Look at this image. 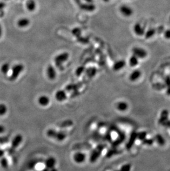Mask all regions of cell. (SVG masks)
Wrapping results in <instances>:
<instances>
[{"label": "cell", "instance_id": "obj_1", "mask_svg": "<svg viewBox=\"0 0 170 171\" xmlns=\"http://www.w3.org/2000/svg\"><path fill=\"white\" fill-rule=\"evenodd\" d=\"M46 135L48 136V137L51 139H55L58 141H63L67 137L66 134L63 131H57L52 129L47 130Z\"/></svg>", "mask_w": 170, "mask_h": 171}, {"label": "cell", "instance_id": "obj_2", "mask_svg": "<svg viewBox=\"0 0 170 171\" xmlns=\"http://www.w3.org/2000/svg\"><path fill=\"white\" fill-rule=\"evenodd\" d=\"M70 55L68 52H61L54 58V62L57 67H61L69 60Z\"/></svg>", "mask_w": 170, "mask_h": 171}, {"label": "cell", "instance_id": "obj_3", "mask_svg": "<svg viewBox=\"0 0 170 171\" xmlns=\"http://www.w3.org/2000/svg\"><path fill=\"white\" fill-rule=\"evenodd\" d=\"M105 147H106V146L105 145H102V144L98 145L92 151L90 157V162L92 163L96 162L97 159L101 155L102 152Z\"/></svg>", "mask_w": 170, "mask_h": 171}, {"label": "cell", "instance_id": "obj_4", "mask_svg": "<svg viewBox=\"0 0 170 171\" xmlns=\"http://www.w3.org/2000/svg\"><path fill=\"white\" fill-rule=\"evenodd\" d=\"M24 69V65L22 64L14 65L12 68V74L11 76V79L13 80H16L23 72Z\"/></svg>", "mask_w": 170, "mask_h": 171}, {"label": "cell", "instance_id": "obj_5", "mask_svg": "<svg viewBox=\"0 0 170 171\" xmlns=\"http://www.w3.org/2000/svg\"><path fill=\"white\" fill-rule=\"evenodd\" d=\"M132 53L134 56L137 57L138 59H144L147 56V51L139 47H134L132 49Z\"/></svg>", "mask_w": 170, "mask_h": 171}, {"label": "cell", "instance_id": "obj_6", "mask_svg": "<svg viewBox=\"0 0 170 171\" xmlns=\"http://www.w3.org/2000/svg\"><path fill=\"white\" fill-rule=\"evenodd\" d=\"M46 76L51 80H54L56 78L57 72L55 67L52 65H49L46 69Z\"/></svg>", "mask_w": 170, "mask_h": 171}, {"label": "cell", "instance_id": "obj_7", "mask_svg": "<svg viewBox=\"0 0 170 171\" xmlns=\"http://www.w3.org/2000/svg\"><path fill=\"white\" fill-rule=\"evenodd\" d=\"M31 23L30 19L28 17H21L17 22V25L19 28L24 29L28 28Z\"/></svg>", "mask_w": 170, "mask_h": 171}, {"label": "cell", "instance_id": "obj_8", "mask_svg": "<svg viewBox=\"0 0 170 171\" xmlns=\"http://www.w3.org/2000/svg\"><path fill=\"white\" fill-rule=\"evenodd\" d=\"M120 14L125 17H130L133 14V9L127 5H122L119 8Z\"/></svg>", "mask_w": 170, "mask_h": 171}, {"label": "cell", "instance_id": "obj_9", "mask_svg": "<svg viewBox=\"0 0 170 171\" xmlns=\"http://www.w3.org/2000/svg\"><path fill=\"white\" fill-rule=\"evenodd\" d=\"M25 6L28 11L30 12H34L37 9V1L36 0H26Z\"/></svg>", "mask_w": 170, "mask_h": 171}, {"label": "cell", "instance_id": "obj_10", "mask_svg": "<svg viewBox=\"0 0 170 171\" xmlns=\"http://www.w3.org/2000/svg\"><path fill=\"white\" fill-rule=\"evenodd\" d=\"M86 154L81 152L75 153L73 156L74 162L78 164L83 163V162L86 160Z\"/></svg>", "mask_w": 170, "mask_h": 171}, {"label": "cell", "instance_id": "obj_11", "mask_svg": "<svg viewBox=\"0 0 170 171\" xmlns=\"http://www.w3.org/2000/svg\"><path fill=\"white\" fill-rule=\"evenodd\" d=\"M55 97L58 102H63L66 100L68 96L65 91L63 90H59L55 93Z\"/></svg>", "mask_w": 170, "mask_h": 171}, {"label": "cell", "instance_id": "obj_12", "mask_svg": "<svg viewBox=\"0 0 170 171\" xmlns=\"http://www.w3.org/2000/svg\"><path fill=\"white\" fill-rule=\"evenodd\" d=\"M137 135H138V133L135 131H134L130 135L129 141H128V142L126 145V147L128 150H130L133 146L134 144L135 143L136 140L137 139Z\"/></svg>", "mask_w": 170, "mask_h": 171}, {"label": "cell", "instance_id": "obj_13", "mask_svg": "<svg viewBox=\"0 0 170 171\" xmlns=\"http://www.w3.org/2000/svg\"><path fill=\"white\" fill-rule=\"evenodd\" d=\"M56 163V160L54 157H49L45 160V166L48 169L54 168Z\"/></svg>", "mask_w": 170, "mask_h": 171}, {"label": "cell", "instance_id": "obj_14", "mask_svg": "<svg viewBox=\"0 0 170 171\" xmlns=\"http://www.w3.org/2000/svg\"><path fill=\"white\" fill-rule=\"evenodd\" d=\"M134 32L138 36H142L145 34V29L139 23H136L134 26Z\"/></svg>", "mask_w": 170, "mask_h": 171}, {"label": "cell", "instance_id": "obj_15", "mask_svg": "<svg viewBox=\"0 0 170 171\" xmlns=\"http://www.w3.org/2000/svg\"><path fill=\"white\" fill-rule=\"evenodd\" d=\"M38 102L41 107H46L50 103V99L46 95H41L38 98Z\"/></svg>", "mask_w": 170, "mask_h": 171}, {"label": "cell", "instance_id": "obj_16", "mask_svg": "<svg viewBox=\"0 0 170 171\" xmlns=\"http://www.w3.org/2000/svg\"><path fill=\"white\" fill-rule=\"evenodd\" d=\"M126 65V62L124 60H119L115 62V64L113 66V69L115 71H119L122 69L124 67H125Z\"/></svg>", "mask_w": 170, "mask_h": 171}, {"label": "cell", "instance_id": "obj_17", "mask_svg": "<svg viewBox=\"0 0 170 171\" xmlns=\"http://www.w3.org/2000/svg\"><path fill=\"white\" fill-rule=\"evenodd\" d=\"M169 117V111L167 110H164L161 112L160 119L159 120V123L162 125L164 122L168 120Z\"/></svg>", "mask_w": 170, "mask_h": 171}, {"label": "cell", "instance_id": "obj_18", "mask_svg": "<svg viewBox=\"0 0 170 171\" xmlns=\"http://www.w3.org/2000/svg\"><path fill=\"white\" fill-rule=\"evenodd\" d=\"M140 76H141V72L139 70H135L130 75L129 79L132 82H134L138 80Z\"/></svg>", "mask_w": 170, "mask_h": 171}, {"label": "cell", "instance_id": "obj_19", "mask_svg": "<svg viewBox=\"0 0 170 171\" xmlns=\"http://www.w3.org/2000/svg\"><path fill=\"white\" fill-rule=\"evenodd\" d=\"M117 108L120 111H124L128 108V105L126 102H120L117 103Z\"/></svg>", "mask_w": 170, "mask_h": 171}, {"label": "cell", "instance_id": "obj_20", "mask_svg": "<svg viewBox=\"0 0 170 171\" xmlns=\"http://www.w3.org/2000/svg\"><path fill=\"white\" fill-rule=\"evenodd\" d=\"M119 137L117 138V139L115 140V142H113V147H116V146H118L119 144L122 143V142L125 139V135H124V134L119 132Z\"/></svg>", "mask_w": 170, "mask_h": 171}, {"label": "cell", "instance_id": "obj_21", "mask_svg": "<svg viewBox=\"0 0 170 171\" xmlns=\"http://www.w3.org/2000/svg\"><path fill=\"white\" fill-rule=\"evenodd\" d=\"M22 136L21 135H17L15 138L14 139L13 142H12V145L14 147H17L19 146V145L22 142Z\"/></svg>", "mask_w": 170, "mask_h": 171}, {"label": "cell", "instance_id": "obj_22", "mask_svg": "<svg viewBox=\"0 0 170 171\" xmlns=\"http://www.w3.org/2000/svg\"><path fill=\"white\" fill-rule=\"evenodd\" d=\"M129 63L131 67H135L139 64V59L137 57L133 55L129 58Z\"/></svg>", "mask_w": 170, "mask_h": 171}, {"label": "cell", "instance_id": "obj_23", "mask_svg": "<svg viewBox=\"0 0 170 171\" xmlns=\"http://www.w3.org/2000/svg\"><path fill=\"white\" fill-rule=\"evenodd\" d=\"M156 33V29L154 28H150L148 29L147 32L145 33V37L147 39H149L153 37Z\"/></svg>", "mask_w": 170, "mask_h": 171}, {"label": "cell", "instance_id": "obj_24", "mask_svg": "<svg viewBox=\"0 0 170 171\" xmlns=\"http://www.w3.org/2000/svg\"><path fill=\"white\" fill-rule=\"evenodd\" d=\"M155 140L157 143H159L161 146H164L165 143V139L163 138V137L161 135H157L155 136Z\"/></svg>", "mask_w": 170, "mask_h": 171}, {"label": "cell", "instance_id": "obj_25", "mask_svg": "<svg viewBox=\"0 0 170 171\" xmlns=\"http://www.w3.org/2000/svg\"><path fill=\"white\" fill-rule=\"evenodd\" d=\"M74 124L73 121L70 120H67L63 121L61 124H60L59 126L61 127H70L73 126Z\"/></svg>", "mask_w": 170, "mask_h": 171}, {"label": "cell", "instance_id": "obj_26", "mask_svg": "<svg viewBox=\"0 0 170 171\" xmlns=\"http://www.w3.org/2000/svg\"><path fill=\"white\" fill-rule=\"evenodd\" d=\"M10 69V65L8 63H6L1 67V71L3 73L7 74Z\"/></svg>", "mask_w": 170, "mask_h": 171}, {"label": "cell", "instance_id": "obj_27", "mask_svg": "<svg viewBox=\"0 0 170 171\" xmlns=\"http://www.w3.org/2000/svg\"><path fill=\"white\" fill-rule=\"evenodd\" d=\"M147 136V132L145 131H142V132H140L138 133L137 135V139H139V140L141 141H143L144 140L146 139Z\"/></svg>", "mask_w": 170, "mask_h": 171}, {"label": "cell", "instance_id": "obj_28", "mask_svg": "<svg viewBox=\"0 0 170 171\" xmlns=\"http://www.w3.org/2000/svg\"><path fill=\"white\" fill-rule=\"evenodd\" d=\"M143 142V143L144 145H149V146H151L152 145L154 142V140L153 139H145V140H144L143 141H142Z\"/></svg>", "mask_w": 170, "mask_h": 171}, {"label": "cell", "instance_id": "obj_29", "mask_svg": "<svg viewBox=\"0 0 170 171\" xmlns=\"http://www.w3.org/2000/svg\"><path fill=\"white\" fill-rule=\"evenodd\" d=\"M117 153V150H115V149H113V150H110V151H108V152L106 155V157L108 158L113 156L114 155H115Z\"/></svg>", "mask_w": 170, "mask_h": 171}, {"label": "cell", "instance_id": "obj_30", "mask_svg": "<svg viewBox=\"0 0 170 171\" xmlns=\"http://www.w3.org/2000/svg\"><path fill=\"white\" fill-rule=\"evenodd\" d=\"M130 170H131V165L130 164H126L122 166L120 170L121 171H130Z\"/></svg>", "mask_w": 170, "mask_h": 171}, {"label": "cell", "instance_id": "obj_31", "mask_svg": "<svg viewBox=\"0 0 170 171\" xmlns=\"http://www.w3.org/2000/svg\"><path fill=\"white\" fill-rule=\"evenodd\" d=\"M87 73V75L89 77H93L96 74V69H95V68L90 69L89 70H88Z\"/></svg>", "mask_w": 170, "mask_h": 171}, {"label": "cell", "instance_id": "obj_32", "mask_svg": "<svg viewBox=\"0 0 170 171\" xmlns=\"http://www.w3.org/2000/svg\"><path fill=\"white\" fill-rule=\"evenodd\" d=\"M84 71H85L84 67H80L76 70V74L77 76L80 77V76H81L82 75L83 73L84 72Z\"/></svg>", "mask_w": 170, "mask_h": 171}, {"label": "cell", "instance_id": "obj_33", "mask_svg": "<svg viewBox=\"0 0 170 171\" xmlns=\"http://www.w3.org/2000/svg\"><path fill=\"white\" fill-rule=\"evenodd\" d=\"M164 36L166 39H170V29H167L164 33Z\"/></svg>", "mask_w": 170, "mask_h": 171}, {"label": "cell", "instance_id": "obj_34", "mask_svg": "<svg viewBox=\"0 0 170 171\" xmlns=\"http://www.w3.org/2000/svg\"><path fill=\"white\" fill-rule=\"evenodd\" d=\"M165 84L167 88L170 87V77L168 76L165 78Z\"/></svg>", "mask_w": 170, "mask_h": 171}, {"label": "cell", "instance_id": "obj_35", "mask_svg": "<svg viewBox=\"0 0 170 171\" xmlns=\"http://www.w3.org/2000/svg\"><path fill=\"white\" fill-rule=\"evenodd\" d=\"M162 126H164L165 127H167L168 128L170 129V120L166 121L165 122H164L162 124Z\"/></svg>", "mask_w": 170, "mask_h": 171}, {"label": "cell", "instance_id": "obj_36", "mask_svg": "<svg viewBox=\"0 0 170 171\" xmlns=\"http://www.w3.org/2000/svg\"><path fill=\"white\" fill-rule=\"evenodd\" d=\"M6 7V5L4 2H0V10L4 9Z\"/></svg>", "mask_w": 170, "mask_h": 171}, {"label": "cell", "instance_id": "obj_37", "mask_svg": "<svg viewBox=\"0 0 170 171\" xmlns=\"http://www.w3.org/2000/svg\"><path fill=\"white\" fill-rule=\"evenodd\" d=\"M2 33H3V29H2V27L1 25L0 24V38L2 37Z\"/></svg>", "mask_w": 170, "mask_h": 171}, {"label": "cell", "instance_id": "obj_38", "mask_svg": "<svg viewBox=\"0 0 170 171\" xmlns=\"http://www.w3.org/2000/svg\"><path fill=\"white\" fill-rule=\"evenodd\" d=\"M167 93L168 95H170V87H169V88H167Z\"/></svg>", "mask_w": 170, "mask_h": 171}, {"label": "cell", "instance_id": "obj_39", "mask_svg": "<svg viewBox=\"0 0 170 171\" xmlns=\"http://www.w3.org/2000/svg\"><path fill=\"white\" fill-rule=\"evenodd\" d=\"M49 171H57V170L55 168V167L54 168H51V169H50L49 170Z\"/></svg>", "mask_w": 170, "mask_h": 171}, {"label": "cell", "instance_id": "obj_40", "mask_svg": "<svg viewBox=\"0 0 170 171\" xmlns=\"http://www.w3.org/2000/svg\"><path fill=\"white\" fill-rule=\"evenodd\" d=\"M49 170L50 169H48V168H44L43 170L41 171H49Z\"/></svg>", "mask_w": 170, "mask_h": 171}, {"label": "cell", "instance_id": "obj_41", "mask_svg": "<svg viewBox=\"0 0 170 171\" xmlns=\"http://www.w3.org/2000/svg\"><path fill=\"white\" fill-rule=\"evenodd\" d=\"M120 171V170H118V171Z\"/></svg>", "mask_w": 170, "mask_h": 171}, {"label": "cell", "instance_id": "obj_42", "mask_svg": "<svg viewBox=\"0 0 170 171\" xmlns=\"http://www.w3.org/2000/svg\"><path fill=\"white\" fill-rule=\"evenodd\" d=\"M106 1H108V0H106Z\"/></svg>", "mask_w": 170, "mask_h": 171}]
</instances>
